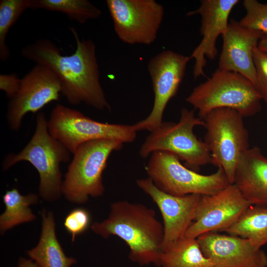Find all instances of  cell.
Here are the masks:
<instances>
[{
	"mask_svg": "<svg viewBox=\"0 0 267 267\" xmlns=\"http://www.w3.org/2000/svg\"><path fill=\"white\" fill-rule=\"evenodd\" d=\"M70 30L76 44L75 52L63 55L48 40H39L26 45L21 54L26 58L50 69L58 78L61 93L69 103H83L98 110L111 111L100 83L95 46L90 40H80L73 27Z\"/></svg>",
	"mask_w": 267,
	"mask_h": 267,
	"instance_id": "obj_1",
	"label": "cell"
},
{
	"mask_svg": "<svg viewBox=\"0 0 267 267\" xmlns=\"http://www.w3.org/2000/svg\"><path fill=\"white\" fill-rule=\"evenodd\" d=\"M91 229L103 238L115 235L122 239L130 249L132 261L160 267L164 227L152 209L141 203L117 201L111 204L108 217L94 222Z\"/></svg>",
	"mask_w": 267,
	"mask_h": 267,
	"instance_id": "obj_2",
	"label": "cell"
},
{
	"mask_svg": "<svg viewBox=\"0 0 267 267\" xmlns=\"http://www.w3.org/2000/svg\"><path fill=\"white\" fill-rule=\"evenodd\" d=\"M47 121L44 113L38 114L36 129L32 138L19 153H9L5 157L2 168L6 170L19 162H29L40 176V196L50 202L57 200L62 194L60 165L70 161V153L50 134Z\"/></svg>",
	"mask_w": 267,
	"mask_h": 267,
	"instance_id": "obj_3",
	"label": "cell"
},
{
	"mask_svg": "<svg viewBox=\"0 0 267 267\" xmlns=\"http://www.w3.org/2000/svg\"><path fill=\"white\" fill-rule=\"evenodd\" d=\"M261 100L255 86L247 78L219 68L185 99L198 111L201 120L211 111L220 108L233 109L244 118L250 117L261 110Z\"/></svg>",
	"mask_w": 267,
	"mask_h": 267,
	"instance_id": "obj_4",
	"label": "cell"
},
{
	"mask_svg": "<svg viewBox=\"0 0 267 267\" xmlns=\"http://www.w3.org/2000/svg\"><path fill=\"white\" fill-rule=\"evenodd\" d=\"M122 142L97 139L81 145L73 154L62 183V193L69 202L83 204L89 197L102 196L105 191L102 174L111 154L121 149Z\"/></svg>",
	"mask_w": 267,
	"mask_h": 267,
	"instance_id": "obj_5",
	"label": "cell"
},
{
	"mask_svg": "<svg viewBox=\"0 0 267 267\" xmlns=\"http://www.w3.org/2000/svg\"><path fill=\"white\" fill-rule=\"evenodd\" d=\"M204 125V121L196 117L194 110L182 108L178 123L163 122L150 132L141 146L139 154L146 158L156 151L168 152L184 161L187 168L197 172L201 166L211 163L208 147L193 132L195 127Z\"/></svg>",
	"mask_w": 267,
	"mask_h": 267,
	"instance_id": "obj_6",
	"label": "cell"
},
{
	"mask_svg": "<svg viewBox=\"0 0 267 267\" xmlns=\"http://www.w3.org/2000/svg\"><path fill=\"white\" fill-rule=\"evenodd\" d=\"M243 117L234 109L220 108L202 120L206 133L204 142L210 152L211 163L222 168L230 183L242 154L249 149V134Z\"/></svg>",
	"mask_w": 267,
	"mask_h": 267,
	"instance_id": "obj_7",
	"label": "cell"
},
{
	"mask_svg": "<svg viewBox=\"0 0 267 267\" xmlns=\"http://www.w3.org/2000/svg\"><path fill=\"white\" fill-rule=\"evenodd\" d=\"M145 169L159 189L175 196L212 195L230 184L222 168L218 167L212 174L202 175L183 166L177 156L166 151L152 153Z\"/></svg>",
	"mask_w": 267,
	"mask_h": 267,
	"instance_id": "obj_8",
	"label": "cell"
},
{
	"mask_svg": "<svg viewBox=\"0 0 267 267\" xmlns=\"http://www.w3.org/2000/svg\"><path fill=\"white\" fill-rule=\"evenodd\" d=\"M47 124L50 134L72 154L82 144L93 140L132 142L137 133L133 125L98 122L77 110L59 104L52 110Z\"/></svg>",
	"mask_w": 267,
	"mask_h": 267,
	"instance_id": "obj_9",
	"label": "cell"
},
{
	"mask_svg": "<svg viewBox=\"0 0 267 267\" xmlns=\"http://www.w3.org/2000/svg\"><path fill=\"white\" fill-rule=\"evenodd\" d=\"M115 32L123 42L148 45L156 40L164 14L155 0H107Z\"/></svg>",
	"mask_w": 267,
	"mask_h": 267,
	"instance_id": "obj_10",
	"label": "cell"
},
{
	"mask_svg": "<svg viewBox=\"0 0 267 267\" xmlns=\"http://www.w3.org/2000/svg\"><path fill=\"white\" fill-rule=\"evenodd\" d=\"M191 59L171 50H164L150 59L147 70L154 94V103L149 115L133 125L136 132H151L163 123V116L169 101L177 93Z\"/></svg>",
	"mask_w": 267,
	"mask_h": 267,
	"instance_id": "obj_11",
	"label": "cell"
},
{
	"mask_svg": "<svg viewBox=\"0 0 267 267\" xmlns=\"http://www.w3.org/2000/svg\"><path fill=\"white\" fill-rule=\"evenodd\" d=\"M61 90L56 75L48 67L37 64L21 80L18 92L8 104L6 117L10 129L18 131L26 114L35 113L48 103L58 101Z\"/></svg>",
	"mask_w": 267,
	"mask_h": 267,
	"instance_id": "obj_12",
	"label": "cell"
},
{
	"mask_svg": "<svg viewBox=\"0 0 267 267\" xmlns=\"http://www.w3.org/2000/svg\"><path fill=\"white\" fill-rule=\"evenodd\" d=\"M251 205L233 183L214 194L202 195L185 236L197 238L207 232H224Z\"/></svg>",
	"mask_w": 267,
	"mask_h": 267,
	"instance_id": "obj_13",
	"label": "cell"
},
{
	"mask_svg": "<svg viewBox=\"0 0 267 267\" xmlns=\"http://www.w3.org/2000/svg\"><path fill=\"white\" fill-rule=\"evenodd\" d=\"M138 187L148 195L161 214L164 227L162 249L185 236L195 217L202 195L175 196L159 189L150 178L136 180Z\"/></svg>",
	"mask_w": 267,
	"mask_h": 267,
	"instance_id": "obj_14",
	"label": "cell"
},
{
	"mask_svg": "<svg viewBox=\"0 0 267 267\" xmlns=\"http://www.w3.org/2000/svg\"><path fill=\"white\" fill-rule=\"evenodd\" d=\"M204 255L214 267H267V255L244 238L218 232L197 238Z\"/></svg>",
	"mask_w": 267,
	"mask_h": 267,
	"instance_id": "obj_15",
	"label": "cell"
},
{
	"mask_svg": "<svg viewBox=\"0 0 267 267\" xmlns=\"http://www.w3.org/2000/svg\"><path fill=\"white\" fill-rule=\"evenodd\" d=\"M239 2L238 0H202L197 9L186 14L188 16L199 14L201 17L200 31L203 38L190 56L195 60L193 71L195 79L205 76L206 57L213 60L216 57L217 40L226 32L230 13Z\"/></svg>",
	"mask_w": 267,
	"mask_h": 267,
	"instance_id": "obj_16",
	"label": "cell"
},
{
	"mask_svg": "<svg viewBox=\"0 0 267 267\" xmlns=\"http://www.w3.org/2000/svg\"><path fill=\"white\" fill-rule=\"evenodd\" d=\"M264 35L232 19L222 35L223 44L219 69L238 73L255 86L256 76L253 52Z\"/></svg>",
	"mask_w": 267,
	"mask_h": 267,
	"instance_id": "obj_17",
	"label": "cell"
},
{
	"mask_svg": "<svg viewBox=\"0 0 267 267\" xmlns=\"http://www.w3.org/2000/svg\"><path fill=\"white\" fill-rule=\"evenodd\" d=\"M233 183L251 205L267 206V158L259 147L249 148L242 154Z\"/></svg>",
	"mask_w": 267,
	"mask_h": 267,
	"instance_id": "obj_18",
	"label": "cell"
},
{
	"mask_svg": "<svg viewBox=\"0 0 267 267\" xmlns=\"http://www.w3.org/2000/svg\"><path fill=\"white\" fill-rule=\"evenodd\" d=\"M40 238L37 245L27 252L28 256L39 267H70L77 263L65 254L55 232L53 214L44 210Z\"/></svg>",
	"mask_w": 267,
	"mask_h": 267,
	"instance_id": "obj_19",
	"label": "cell"
},
{
	"mask_svg": "<svg viewBox=\"0 0 267 267\" xmlns=\"http://www.w3.org/2000/svg\"><path fill=\"white\" fill-rule=\"evenodd\" d=\"M161 267H214L203 254L197 239L184 236L162 249Z\"/></svg>",
	"mask_w": 267,
	"mask_h": 267,
	"instance_id": "obj_20",
	"label": "cell"
},
{
	"mask_svg": "<svg viewBox=\"0 0 267 267\" xmlns=\"http://www.w3.org/2000/svg\"><path fill=\"white\" fill-rule=\"evenodd\" d=\"M224 232L248 239L261 249L267 244V206L251 205Z\"/></svg>",
	"mask_w": 267,
	"mask_h": 267,
	"instance_id": "obj_21",
	"label": "cell"
},
{
	"mask_svg": "<svg viewBox=\"0 0 267 267\" xmlns=\"http://www.w3.org/2000/svg\"><path fill=\"white\" fill-rule=\"evenodd\" d=\"M5 209L0 216V232L7 230L21 223L34 221L36 216L30 206L38 202V196L34 193L23 195L17 188L6 191L2 196Z\"/></svg>",
	"mask_w": 267,
	"mask_h": 267,
	"instance_id": "obj_22",
	"label": "cell"
},
{
	"mask_svg": "<svg viewBox=\"0 0 267 267\" xmlns=\"http://www.w3.org/2000/svg\"><path fill=\"white\" fill-rule=\"evenodd\" d=\"M29 8L61 12L81 24L101 15V10L87 0H29Z\"/></svg>",
	"mask_w": 267,
	"mask_h": 267,
	"instance_id": "obj_23",
	"label": "cell"
},
{
	"mask_svg": "<svg viewBox=\"0 0 267 267\" xmlns=\"http://www.w3.org/2000/svg\"><path fill=\"white\" fill-rule=\"evenodd\" d=\"M29 8V0L0 1V58L2 61L10 56L5 44L7 33L24 11Z\"/></svg>",
	"mask_w": 267,
	"mask_h": 267,
	"instance_id": "obj_24",
	"label": "cell"
},
{
	"mask_svg": "<svg viewBox=\"0 0 267 267\" xmlns=\"http://www.w3.org/2000/svg\"><path fill=\"white\" fill-rule=\"evenodd\" d=\"M243 5L246 14L239 21L240 24L267 35V3L256 0H245Z\"/></svg>",
	"mask_w": 267,
	"mask_h": 267,
	"instance_id": "obj_25",
	"label": "cell"
},
{
	"mask_svg": "<svg viewBox=\"0 0 267 267\" xmlns=\"http://www.w3.org/2000/svg\"><path fill=\"white\" fill-rule=\"evenodd\" d=\"M91 217L89 211L83 208H77L72 210L66 216L64 226L72 237V241L76 237L85 232L89 227Z\"/></svg>",
	"mask_w": 267,
	"mask_h": 267,
	"instance_id": "obj_26",
	"label": "cell"
},
{
	"mask_svg": "<svg viewBox=\"0 0 267 267\" xmlns=\"http://www.w3.org/2000/svg\"><path fill=\"white\" fill-rule=\"evenodd\" d=\"M253 55L256 76L255 87L262 99L267 103V52L257 46Z\"/></svg>",
	"mask_w": 267,
	"mask_h": 267,
	"instance_id": "obj_27",
	"label": "cell"
},
{
	"mask_svg": "<svg viewBox=\"0 0 267 267\" xmlns=\"http://www.w3.org/2000/svg\"><path fill=\"white\" fill-rule=\"evenodd\" d=\"M21 84V80L16 74H0V89L5 92L7 97L11 99L18 92Z\"/></svg>",
	"mask_w": 267,
	"mask_h": 267,
	"instance_id": "obj_28",
	"label": "cell"
},
{
	"mask_svg": "<svg viewBox=\"0 0 267 267\" xmlns=\"http://www.w3.org/2000/svg\"><path fill=\"white\" fill-rule=\"evenodd\" d=\"M18 267H39L32 260L20 258L18 261Z\"/></svg>",
	"mask_w": 267,
	"mask_h": 267,
	"instance_id": "obj_29",
	"label": "cell"
},
{
	"mask_svg": "<svg viewBox=\"0 0 267 267\" xmlns=\"http://www.w3.org/2000/svg\"><path fill=\"white\" fill-rule=\"evenodd\" d=\"M258 47L260 50L267 52V35H264L260 40Z\"/></svg>",
	"mask_w": 267,
	"mask_h": 267,
	"instance_id": "obj_30",
	"label": "cell"
}]
</instances>
